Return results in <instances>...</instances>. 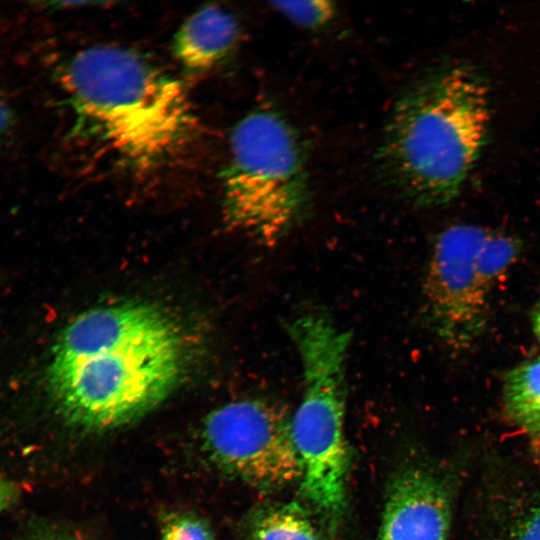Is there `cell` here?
<instances>
[{"label": "cell", "instance_id": "6", "mask_svg": "<svg viewBox=\"0 0 540 540\" xmlns=\"http://www.w3.org/2000/svg\"><path fill=\"white\" fill-rule=\"evenodd\" d=\"M200 445L220 472L261 492L299 482L290 418L272 402L244 399L213 410L201 426Z\"/></svg>", "mask_w": 540, "mask_h": 540}, {"label": "cell", "instance_id": "12", "mask_svg": "<svg viewBox=\"0 0 540 540\" xmlns=\"http://www.w3.org/2000/svg\"><path fill=\"white\" fill-rule=\"evenodd\" d=\"M521 250V243L515 237L489 231L477 256V269L491 291L516 262Z\"/></svg>", "mask_w": 540, "mask_h": 540}, {"label": "cell", "instance_id": "9", "mask_svg": "<svg viewBox=\"0 0 540 540\" xmlns=\"http://www.w3.org/2000/svg\"><path fill=\"white\" fill-rule=\"evenodd\" d=\"M239 35L233 14L215 5L205 6L181 25L174 36L173 53L185 70L202 73L233 51Z\"/></svg>", "mask_w": 540, "mask_h": 540}, {"label": "cell", "instance_id": "8", "mask_svg": "<svg viewBox=\"0 0 540 540\" xmlns=\"http://www.w3.org/2000/svg\"><path fill=\"white\" fill-rule=\"evenodd\" d=\"M449 529L443 481L418 465L401 469L387 489L377 540H448Z\"/></svg>", "mask_w": 540, "mask_h": 540}, {"label": "cell", "instance_id": "7", "mask_svg": "<svg viewBox=\"0 0 540 540\" xmlns=\"http://www.w3.org/2000/svg\"><path fill=\"white\" fill-rule=\"evenodd\" d=\"M490 230L472 224L445 229L436 239L423 284V307L434 334L454 350L472 347L484 334L492 291L477 269Z\"/></svg>", "mask_w": 540, "mask_h": 540}, {"label": "cell", "instance_id": "4", "mask_svg": "<svg viewBox=\"0 0 540 540\" xmlns=\"http://www.w3.org/2000/svg\"><path fill=\"white\" fill-rule=\"evenodd\" d=\"M300 358L304 390L290 418L300 464L302 503L330 535L347 513L351 455L345 435L346 358L350 333L323 313L309 312L285 322Z\"/></svg>", "mask_w": 540, "mask_h": 540}, {"label": "cell", "instance_id": "17", "mask_svg": "<svg viewBox=\"0 0 540 540\" xmlns=\"http://www.w3.org/2000/svg\"><path fill=\"white\" fill-rule=\"evenodd\" d=\"M19 496L17 485L0 475V512L11 506Z\"/></svg>", "mask_w": 540, "mask_h": 540}, {"label": "cell", "instance_id": "5", "mask_svg": "<svg viewBox=\"0 0 540 540\" xmlns=\"http://www.w3.org/2000/svg\"><path fill=\"white\" fill-rule=\"evenodd\" d=\"M311 200L306 152L280 112L260 109L233 128L222 174V212L231 229L276 243L306 214Z\"/></svg>", "mask_w": 540, "mask_h": 540}, {"label": "cell", "instance_id": "19", "mask_svg": "<svg viewBox=\"0 0 540 540\" xmlns=\"http://www.w3.org/2000/svg\"><path fill=\"white\" fill-rule=\"evenodd\" d=\"M41 540H77V539L70 538L67 536H50V537L43 538Z\"/></svg>", "mask_w": 540, "mask_h": 540}, {"label": "cell", "instance_id": "2", "mask_svg": "<svg viewBox=\"0 0 540 540\" xmlns=\"http://www.w3.org/2000/svg\"><path fill=\"white\" fill-rule=\"evenodd\" d=\"M482 76L450 65L415 82L396 101L377 159L383 175L421 206L453 200L484 145L490 120Z\"/></svg>", "mask_w": 540, "mask_h": 540}, {"label": "cell", "instance_id": "3", "mask_svg": "<svg viewBox=\"0 0 540 540\" xmlns=\"http://www.w3.org/2000/svg\"><path fill=\"white\" fill-rule=\"evenodd\" d=\"M59 80L76 128L133 165L164 160L191 131L180 82L131 49L80 50L63 64Z\"/></svg>", "mask_w": 540, "mask_h": 540}, {"label": "cell", "instance_id": "15", "mask_svg": "<svg viewBox=\"0 0 540 540\" xmlns=\"http://www.w3.org/2000/svg\"><path fill=\"white\" fill-rule=\"evenodd\" d=\"M514 540H540V506L526 516Z\"/></svg>", "mask_w": 540, "mask_h": 540}, {"label": "cell", "instance_id": "13", "mask_svg": "<svg viewBox=\"0 0 540 540\" xmlns=\"http://www.w3.org/2000/svg\"><path fill=\"white\" fill-rule=\"evenodd\" d=\"M271 5L290 22L308 30L323 28L336 14L334 3L325 0L274 1Z\"/></svg>", "mask_w": 540, "mask_h": 540}, {"label": "cell", "instance_id": "16", "mask_svg": "<svg viewBox=\"0 0 540 540\" xmlns=\"http://www.w3.org/2000/svg\"><path fill=\"white\" fill-rule=\"evenodd\" d=\"M16 119L9 104L0 97V146L11 136Z\"/></svg>", "mask_w": 540, "mask_h": 540}, {"label": "cell", "instance_id": "18", "mask_svg": "<svg viewBox=\"0 0 540 540\" xmlns=\"http://www.w3.org/2000/svg\"><path fill=\"white\" fill-rule=\"evenodd\" d=\"M532 329L536 339L540 344V298L534 305L532 311Z\"/></svg>", "mask_w": 540, "mask_h": 540}, {"label": "cell", "instance_id": "14", "mask_svg": "<svg viewBox=\"0 0 540 540\" xmlns=\"http://www.w3.org/2000/svg\"><path fill=\"white\" fill-rule=\"evenodd\" d=\"M161 540H216L210 525L190 513H175L161 527Z\"/></svg>", "mask_w": 540, "mask_h": 540}, {"label": "cell", "instance_id": "1", "mask_svg": "<svg viewBox=\"0 0 540 540\" xmlns=\"http://www.w3.org/2000/svg\"><path fill=\"white\" fill-rule=\"evenodd\" d=\"M185 344L177 322L155 305L130 301L87 310L52 349L46 383L53 405L82 429L127 424L172 392Z\"/></svg>", "mask_w": 540, "mask_h": 540}, {"label": "cell", "instance_id": "10", "mask_svg": "<svg viewBox=\"0 0 540 540\" xmlns=\"http://www.w3.org/2000/svg\"><path fill=\"white\" fill-rule=\"evenodd\" d=\"M316 517L302 502L258 507L246 523V540H321Z\"/></svg>", "mask_w": 540, "mask_h": 540}, {"label": "cell", "instance_id": "11", "mask_svg": "<svg viewBox=\"0 0 540 540\" xmlns=\"http://www.w3.org/2000/svg\"><path fill=\"white\" fill-rule=\"evenodd\" d=\"M504 412L520 430L540 436V356L510 369L502 387Z\"/></svg>", "mask_w": 540, "mask_h": 540}]
</instances>
